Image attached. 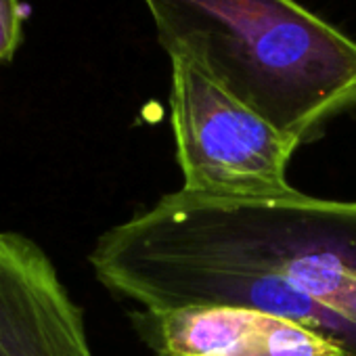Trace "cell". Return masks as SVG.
I'll return each instance as SVG.
<instances>
[{
	"instance_id": "obj_1",
	"label": "cell",
	"mask_w": 356,
	"mask_h": 356,
	"mask_svg": "<svg viewBox=\"0 0 356 356\" xmlns=\"http://www.w3.org/2000/svg\"><path fill=\"white\" fill-rule=\"evenodd\" d=\"M88 264L109 293L136 308L248 306L356 356V200L298 191L216 202L178 189L107 229Z\"/></svg>"
},
{
	"instance_id": "obj_2",
	"label": "cell",
	"mask_w": 356,
	"mask_h": 356,
	"mask_svg": "<svg viewBox=\"0 0 356 356\" xmlns=\"http://www.w3.org/2000/svg\"><path fill=\"white\" fill-rule=\"evenodd\" d=\"M157 42L300 147L356 109V40L298 0H143Z\"/></svg>"
},
{
	"instance_id": "obj_3",
	"label": "cell",
	"mask_w": 356,
	"mask_h": 356,
	"mask_svg": "<svg viewBox=\"0 0 356 356\" xmlns=\"http://www.w3.org/2000/svg\"><path fill=\"white\" fill-rule=\"evenodd\" d=\"M170 124L181 191L216 202L298 193L289 183V165L300 145L191 63L170 59Z\"/></svg>"
},
{
	"instance_id": "obj_4",
	"label": "cell",
	"mask_w": 356,
	"mask_h": 356,
	"mask_svg": "<svg viewBox=\"0 0 356 356\" xmlns=\"http://www.w3.org/2000/svg\"><path fill=\"white\" fill-rule=\"evenodd\" d=\"M128 318L157 356H343L314 329L237 304L136 308Z\"/></svg>"
},
{
	"instance_id": "obj_5",
	"label": "cell",
	"mask_w": 356,
	"mask_h": 356,
	"mask_svg": "<svg viewBox=\"0 0 356 356\" xmlns=\"http://www.w3.org/2000/svg\"><path fill=\"white\" fill-rule=\"evenodd\" d=\"M0 356H92L82 308L32 239L0 231Z\"/></svg>"
},
{
	"instance_id": "obj_6",
	"label": "cell",
	"mask_w": 356,
	"mask_h": 356,
	"mask_svg": "<svg viewBox=\"0 0 356 356\" xmlns=\"http://www.w3.org/2000/svg\"><path fill=\"white\" fill-rule=\"evenodd\" d=\"M30 7L24 0H0V65L11 63L24 42Z\"/></svg>"
}]
</instances>
